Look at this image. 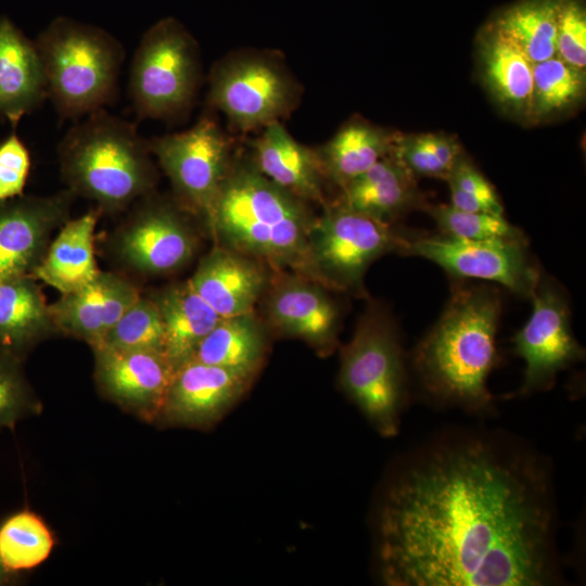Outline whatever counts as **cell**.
Wrapping results in <instances>:
<instances>
[{
	"label": "cell",
	"mask_w": 586,
	"mask_h": 586,
	"mask_svg": "<svg viewBox=\"0 0 586 586\" xmlns=\"http://www.w3.org/2000/svg\"><path fill=\"white\" fill-rule=\"evenodd\" d=\"M544 463L477 435L431 444L388 485L378 559L391 586L556 582V513Z\"/></svg>",
	"instance_id": "6da1fadb"
},
{
	"label": "cell",
	"mask_w": 586,
	"mask_h": 586,
	"mask_svg": "<svg viewBox=\"0 0 586 586\" xmlns=\"http://www.w3.org/2000/svg\"><path fill=\"white\" fill-rule=\"evenodd\" d=\"M500 314L497 288L455 279L442 315L412 355L416 374L430 398L473 412L492 407L487 378L497 361Z\"/></svg>",
	"instance_id": "7a4b0ae2"
},
{
	"label": "cell",
	"mask_w": 586,
	"mask_h": 586,
	"mask_svg": "<svg viewBox=\"0 0 586 586\" xmlns=\"http://www.w3.org/2000/svg\"><path fill=\"white\" fill-rule=\"evenodd\" d=\"M316 216L307 202L250 164L231 165L208 224L226 246L326 286L310 252Z\"/></svg>",
	"instance_id": "3957f363"
},
{
	"label": "cell",
	"mask_w": 586,
	"mask_h": 586,
	"mask_svg": "<svg viewBox=\"0 0 586 586\" xmlns=\"http://www.w3.org/2000/svg\"><path fill=\"white\" fill-rule=\"evenodd\" d=\"M151 154L132 123L104 109L71 127L58 146L67 190L107 213L152 193L156 170Z\"/></svg>",
	"instance_id": "277c9868"
},
{
	"label": "cell",
	"mask_w": 586,
	"mask_h": 586,
	"mask_svg": "<svg viewBox=\"0 0 586 586\" xmlns=\"http://www.w3.org/2000/svg\"><path fill=\"white\" fill-rule=\"evenodd\" d=\"M35 43L48 98L62 118L87 116L115 99L125 53L111 34L60 16L39 34Z\"/></svg>",
	"instance_id": "5b68a950"
},
{
	"label": "cell",
	"mask_w": 586,
	"mask_h": 586,
	"mask_svg": "<svg viewBox=\"0 0 586 586\" xmlns=\"http://www.w3.org/2000/svg\"><path fill=\"white\" fill-rule=\"evenodd\" d=\"M340 384L381 435L397 434L407 374L397 327L378 303L369 305L342 348Z\"/></svg>",
	"instance_id": "8992f818"
},
{
	"label": "cell",
	"mask_w": 586,
	"mask_h": 586,
	"mask_svg": "<svg viewBox=\"0 0 586 586\" xmlns=\"http://www.w3.org/2000/svg\"><path fill=\"white\" fill-rule=\"evenodd\" d=\"M198 44L184 26L166 17L142 36L133 54L129 95L139 117L169 119L189 109L200 82Z\"/></svg>",
	"instance_id": "52a82bcc"
},
{
	"label": "cell",
	"mask_w": 586,
	"mask_h": 586,
	"mask_svg": "<svg viewBox=\"0 0 586 586\" xmlns=\"http://www.w3.org/2000/svg\"><path fill=\"white\" fill-rule=\"evenodd\" d=\"M322 207L309 238L314 263L327 288L365 295L368 267L385 254L403 255L416 233L380 222L339 201Z\"/></svg>",
	"instance_id": "ba28073f"
},
{
	"label": "cell",
	"mask_w": 586,
	"mask_h": 586,
	"mask_svg": "<svg viewBox=\"0 0 586 586\" xmlns=\"http://www.w3.org/2000/svg\"><path fill=\"white\" fill-rule=\"evenodd\" d=\"M300 90L275 59L258 54L226 58L211 73L208 104L241 131L281 122L294 109Z\"/></svg>",
	"instance_id": "9c48e42d"
},
{
	"label": "cell",
	"mask_w": 586,
	"mask_h": 586,
	"mask_svg": "<svg viewBox=\"0 0 586 586\" xmlns=\"http://www.w3.org/2000/svg\"><path fill=\"white\" fill-rule=\"evenodd\" d=\"M149 145L183 208L208 220L232 165L230 140L216 119L205 114L191 128Z\"/></svg>",
	"instance_id": "30bf717a"
},
{
	"label": "cell",
	"mask_w": 586,
	"mask_h": 586,
	"mask_svg": "<svg viewBox=\"0 0 586 586\" xmlns=\"http://www.w3.org/2000/svg\"><path fill=\"white\" fill-rule=\"evenodd\" d=\"M403 255L431 260L453 279L499 283L524 298H531L542 276L530 258L526 238L469 240L416 233Z\"/></svg>",
	"instance_id": "8fae6325"
},
{
	"label": "cell",
	"mask_w": 586,
	"mask_h": 586,
	"mask_svg": "<svg viewBox=\"0 0 586 586\" xmlns=\"http://www.w3.org/2000/svg\"><path fill=\"white\" fill-rule=\"evenodd\" d=\"M531 300L532 315L512 337L514 353L525 361L520 395L549 390L560 371L585 357L571 330L569 301L562 288L540 276Z\"/></svg>",
	"instance_id": "7c38bea8"
},
{
	"label": "cell",
	"mask_w": 586,
	"mask_h": 586,
	"mask_svg": "<svg viewBox=\"0 0 586 586\" xmlns=\"http://www.w3.org/2000/svg\"><path fill=\"white\" fill-rule=\"evenodd\" d=\"M114 244L127 267L145 275L178 270L196 251V238L180 209L152 193L142 198Z\"/></svg>",
	"instance_id": "4fadbf2b"
},
{
	"label": "cell",
	"mask_w": 586,
	"mask_h": 586,
	"mask_svg": "<svg viewBox=\"0 0 586 586\" xmlns=\"http://www.w3.org/2000/svg\"><path fill=\"white\" fill-rule=\"evenodd\" d=\"M74 194L21 195L0 202V281L31 277L52 232L68 220Z\"/></svg>",
	"instance_id": "5bb4252c"
},
{
	"label": "cell",
	"mask_w": 586,
	"mask_h": 586,
	"mask_svg": "<svg viewBox=\"0 0 586 586\" xmlns=\"http://www.w3.org/2000/svg\"><path fill=\"white\" fill-rule=\"evenodd\" d=\"M254 377L189 359L175 369L158 419L171 425L211 426L244 395Z\"/></svg>",
	"instance_id": "9a60e30c"
},
{
	"label": "cell",
	"mask_w": 586,
	"mask_h": 586,
	"mask_svg": "<svg viewBox=\"0 0 586 586\" xmlns=\"http://www.w3.org/2000/svg\"><path fill=\"white\" fill-rule=\"evenodd\" d=\"M100 390L113 402L146 421L157 420L175 367L162 352L92 349Z\"/></svg>",
	"instance_id": "2e32d148"
},
{
	"label": "cell",
	"mask_w": 586,
	"mask_h": 586,
	"mask_svg": "<svg viewBox=\"0 0 586 586\" xmlns=\"http://www.w3.org/2000/svg\"><path fill=\"white\" fill-rule=\"evenodd\" d=\"M140 295L125 276L101 271L91 283L62 294L49 308L56 332L82 340L94 349Z\"/></svg>",
	"instance_id": "e0dca14e"
},
{
	"label": "cell",
	"mask_w": 586,
	"mask_h": 586,
	"mask_svg": "<svg viewBox=\"0 0 586 586\" xmlns=\"http://www.w3.org/2000/svg\"><path fill=\"white\" fill-rule=\"evenodd\" d=\"M269 323L280 333L319 349H331L337 337L340 309L324 286L300 275L281 277L266 302Z\"/></svg>",
	"instance_id": "ac0fdd59"
},
{
	"label": "cell",
	"mask_w": 586,
	"mask_h": 586,
	"mask_svg": "<svg viewBox=\"0 0 586 586\" xmlns=\"http://www.w3.org/2000/svg\"><path fill=\"white\" fill-rule=\"evenodd\" d=\"M188 281L220 318L252 313L267 286L258 262L227 246L214 247Z\"/></svg>",
	"instance_id": "d6986e66"
},
{
	"label": "cell",
	"mask_w": 586,
	"mask_h": 586,
	"mask_svg": "<svg viewBox=\"0 0 586 586\" xmlns=\"http://www.w3.org/2000/svg\"><path fill=\"white\" fill-rule=\"evenodd\" d=\"M252 146L254 166L271 182L307 203L328 202L318 151L295 140L281 122L264 127Z\"/></svg>",
	"instance_id": "ffe728a7"
},
{
	"label": "cell",
	"mask_w": 586,
	"mask_h": 586,
	"mask_svg": "<svg viewBox=\"0 0 586 586\" xmlns=\"http://www.w3.org/2000/svg\"><path fill=\"white\" fill-rule=\"evenodd\" d=\"M413 176L392 153L341 188L337 200L348 208L386 225L428 205Z\"/></svg>",
	"instance_id": "44dd1931"
},
{
	"label": "cell",
	"mask_w": 586,
	"mask_h": 586,
	"mask_svg": "<svg viewBox=\"0 0 586 586\" xmlns=\"http://www.w3.org/2000/svg\"><path fill=\"white\" fill-rule=\"evenodd\" d=\"M48 98L35 41L7 16H0V117L16 127Z\"/></svg>",
	"instance_id": "7402d4cb"
},
{
	"label": "cell",
	"mask_w": 586,
	"mask_h": 586,
	"mask_svg": "<svg viewBox=\"0 0 586 586\" xmlns=\"http://www.w3.org/2000/svg\"><path fill=\"white\" fill-rule=\"evenodd\" d=\"M101 213L99 207H94L78 218L68 219L31 277L61 294L78 291L91 283L101 272L94 256V230Z\"/></svg>",
	"instance_id": "603a6c76"
},
{
	"label": "cell",
	"mask_w": 586,
	"mask_h": 586,
	"mask_svg": "<svg viewBox=\"0 0 586 586\" xmlns=\"http://www.w3.org/2000/svg\"><path fill=\"white\" fill-rule=\"evenodd\" d=\"M53 332L49 304L36 279L27 276L0 281V351L22 359Z\"/></svg>",
	"instance_id": "cb8c5ba5"
},
{
	"label": "cell",
	"mask_w": 586,
	"mask_h": 586,
	"mask_svg": "<svg viewBox=\"0 0 586 586\" xmlns=\"http://www.w3.org/2000/svg\"><path fill=\"white\" fill-rule=\"evenodd\" d=\"M150 296L157 305L164 326V354L176 369L192 358L220 317L188 280L170 284Z\"/></svg>",
	"instance_id": "d4e9b609"
},
{
	"label": "cell",
	"mask_w": 586,
	"mask_h": 586,
	"mask_svg": "<svg viewBox=\"0 0 586 586\" xmlns=\"http://www.w3.org/2000/svg\"><path fill=\"white\" fill-rule=\"evenodd\" d=\"M479 48L484 82L491 94L510 113L528 117L533 63L489 25L480 36Z\"/></svg>",
	"instance_id": "484cf974"
},
{
	"label": "cell",
	"mask_w": 586,
	"mask_h": 586,
	"mask_svg": "<svg viewBox=\"0 0 586 586\" xmlns=\"http://www.w3.org/2000/svg\"><path fill=\"white\" fill-rule=\"evenodd\" d=\"M397 136L361 119L345 124L317 150L327 180L341 189L392 153Z\"/></svg>",
	"instance_id": "4316f807"
},
{
	"label": "cell",
	"mask_w": 586,
	"mask_h": 586,
	"mask_svg": "<svg viewBox=\"0 0 586 586\" xmlns=\"http://www.w3.org/2000/svg\"><path fill=\"white\" fill-rule=\"evenodd\" d=\"M267 349L265 329L254 311L220 318L191 359L255 375Z\"/></svg>",
	"instance_id": "83f0119b"
},
{
	"label": "cell",
	"mask_w": 586,
	"mask_h": 586,
	"mask_svg": "<svg viewBox=\"0 0 586 586\" xmlns=\"http://www.w3.org/2000/svg\"><path fill=\"white\" fill-rule=\"evenodd\" d=\"M561 0H520L488 25L514 43L534 64L556 55Z\"/></svg>",
	"instance_id": "f1b7e54d"
},
{
	"label": "cell",
	"mask_w": 586,
	"mask_h": 586,
	"mask_svg": "<svg viewBox=\"0 0 586 586\" xmlns=\"http://www.w3.org/2000/svg\"><path fill=\"white\" fill-rule=\"evenodd\" d=\"M585 69L558 56L533 64V87L528 117L535 122L563 113L585 95Z\"/></svg>",
	"instance_id": "f546056e"
},
{
	"label": "cell",
	"mask_w": 586,
	"mask_h": 586,
	"mask_svg": "<svg viewBox=\"0 0 586 586\" xmlns=\"http://www.w3.org/2000/svg\"><path fill=\"white\" fill-rule=\"evenodd\" d=\"M54 538L36 513L22 510L0 526V563L8 572H18L41 564L50 556Z\"/></svg>",
	"instance_id": "4dcf8cb0"
},
{
	"label": "cell",
	"mask_w": 586,
	"mask_h": 586,
	"mask_svg": "<svg viewBox=\"0 0 586 586\" xmlns=\"http://www.w3.org/2000/svg\"><path fill=\"white\" fill-rule=\"evenodd\" d=\"M393 154L413 176L446 180L462 154L456 138L437 132L399 135Z\"/></svg>",
	"instance_id": "1f68e13d"
},
{
	"label": "cell",
	"mask_w": 586,
	"mask_h": 586,
	"mask_svg": "<svg viewBox=\"0 0 586 586\" xmlns=\"http://www.w3.org/2000/svg\"><path fill=\"white\" fill-rule=\"evenodd\" d=\"M164 346L165 332L157 305L150 295L141 294L97 348L164 353Z\"/></svg>",
	"instance_id": "d6a6232c"
},
{
	"label": "cell",
	"mask_w": 586,
	"mask_h": 586,
	"mask_svg": "<svg viewBox=\"0 0 586 586\" xmlns=\"http://www.w3.org/2000/svg\"><path fill=\"white\" fill-rule=\"evenodd\" d=\"M424 209L445 235L469 240L525 239L524 233L511 225L504 214L466 212L450 204H428Z\"/></svg>",
	"instance_id": "836d02e7"
},
{
	"label": "cell",
	"mask_w": 586,
	"mask_h": 586,
	"mask_svg": "<svg viewBox=\"0 0 586 586\" xmlns=\"http://www.w3.org/2000/svg\"><path fill=\"white\" fill-rule=\"evenodd\" d=\"M446 181L453 207L466 212L504 214V206L493 184L462 154Z\"/></svg>",
	"instance_id": "e575fe53"
},
{
	"label": "cell",
	"mask_w": 586,
	"mask_h": 586,
	"mask_svg": "<svg viewBox=\"0 0 586 586\" xmlns=\"http://www.w3.org/2000/svg\"><path fill=\"white\" fill-rule=\"evenodd\" d=\"M39 404L22 369V359L0 351V430L36 412Z\"/></svg>",
	"instance_id": "d590c367"
},
{
	"label": "cell",
	"mask_w": 586,
	"mask_h": 586,
	"mask_svg": "<svg viewBox=\"0 0 586 586\" xmlns=\"http://www.w3.org/2000/svg\"><path fill=\"white\" fill-rule=\"evenodd\" d=\"M556 56L585 69L586 12L578 0H561L556 30Z\"/></svg>",
	"instance_id": "8d00e7d4"
},
{
	"label": "cell",
	"mask_w": 586,
	"mask_h": 586,
	"mask_svg": "<svg viewBox=\"0 0 586 586\" xmlns=\"http://www.w3.org/2000/svg\"><path fill=\"white\" fill-rule=\"evenodd\" d=\"M30 166L29 150L16 133L0 142V202L23 195Z\"/></svg>",
	"instance_id": "74e56055"
},
{
	"label": "cell",
	"mask_w": 586,
	"mask_h": 586,
	"mask_svg": "<svg viewBox=\"0 0 586 586\" xmlns=\"http://www.w3.org/2000/svg\"><path fill=\"white\" fill-rule=\"evenodd\" d=\"M8 572L3 569V566L0 563V584H3L8 578Z\"/></svg>",
	"instance_id": "f35d334b"
}]
</instances>
